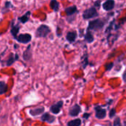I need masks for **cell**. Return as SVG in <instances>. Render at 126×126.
<instances>
[{"instance_id": "obj_1", "label": "cell", "mask_w": 126, "mask_h": 126, "mask_svg": "<svg viewBox=\"0 0 126 126\" xmlns=\"http://www.w3.org/2000/svg\"><path fill=\"white\" fill-rule=\"evenodd\" d=\"M50 28L48 26L45 24H41L36 30L35 36L37 38H45L50 33Z\"/></svg>"}, {"instance_id": "obj_2", "label": "cell", "mask_w": 126, "mask_h": 126, "mask_svg": "<svg viewBox=\"0 0 126 126\" xmlns=\"http://www.w3.org/2000/svg\"><path fill=\"white\" fill-rule=\"evenodd\" d=\"M104 24H105V22L100 18L93 20L89 22V27H88V30H95V31L100 30L103 27Z\"/></svg>"}, {"instance_id": "obj_3", "label": "cell", "mask_w": 126, "mask_h": 126, "mask_svg": "<svg viewBox=\"0 0 126 126\" xmlns=\"http://www.w3.org/2000/svg\"><path fill=\"white\" fill-rule=\"evenodd\" d=\"M95 117L98 120H103L106 117V109H104L102 106L96 105L94 106Z\"/></svg>"}, {"instance_id": "obj_4", "label": "cell", "mask_w": 126, "mask_h": 126, "mask_svg": "<svg viewBox=\"0 0 126 126\" xmlns=\"http://www.w3.org/2000/svg\"><path fill=\"white\" fill-rule=\"evenodd\" d=\"M97 16H98V13L95 7H90L86 10L83 14V17L84 19H89Z\"/></svg>"}, {"instance_id": "obj_5", "label": "cell", "mask_w": 126, "mask_h": 126, "mask_svg": "<svg viewBox=\"0 0 126 126\" xmlns=\"http://www.w3.org/2000/svg\"><path fill=\"white\" fill-rule=\"evenodd\" d=\"M18 42L21 44H28L32 40V35L29 33H23L19 34L16 38Z\"/></svg>"}, {"instance_id": "obj_6", "label": "cell", "mask_w": 126, "mask_h": 126, "mask_svg": "<svg viewBox=\"0 0 126 126\" xmlns=\"http://www.w3.org/2000/svg\"><path fill=\"white\" fill-rule=\"evenodd\" d=\"M63 102L62 100L58 101V102H57L56 103L52 105V106H50V108H49V110H50V111H51L52 114H59V113L61 112V109H62V107H63Z\"/></svg>"}, {"instance_id": "obj_7", "label": "cell", "mask_w": 126, "mask_h": 126, "mask_svg": "<svg viewBox=\"0 0 126 126\" xmlns=\"http://www.w3.org/2000/svg\"><path fill=\"white\" fill-rule=\"evenodd\" d=\"M81 112V107L78 104H75L69 110V115L71 117H77Z\"/></svg>"}, {"instance_id": "obj_8", "label": "cell", "mask_w": 126, "mask_h": 126, "mask_svg": "<svg viewBox=\"0 0 126 126\" xmlns=\"http://www.w3.org/2000/svg\"><path fill=\"white\" fill-rule=\"evenodd\" d=\"M41 120L42 122H46L47 123H53L55 120V117L53 116V115H51L49 114V113L46 112V113H44L41 117Z\"/></svg>"}, {"instance_id": "obj_9", "label": "cell", "mask_w": 126, "mask_h": 126, "mask_svg": "<svg viewBox=\"0 0 126 126\" xmlns=\"http://www.w3.org/2000/svg\"><path fill=\"white\" fill-rule=\"evenodd\" d=\"M32 47L30 44L27 49L24 51L23 52V59L26 61H29L32 59Z\"/></svg>"}, {"instance_id": "obj_10", "label": "cell", "mask_w": 126, "mask_h": 126, "mask_svg": "<svg viewBox=\"0 0 126 126\" xmlns=\"http://www.w3.org/2000/svg\"><path fill=\"white\" fill-rule=\"evenodd\" d=\"M44 110H45L44 107H38V108H34V109H30L29 111V113L31 116L35 117V116H38V115L44 114Z\"/></svg>"}, {"instance_id": "obj_11", "label": "cell", "mask_w": 126, "mask_h": 126, "mask_svg": "<svg viewBox=\"0 0 126 126\" xmlns=\"http://www.w3.org/2000/svg\"><path fill=\"white\" fill-rule=\"evenodd\" d=\"M18 59V54H10V55L8 56V58H7V60L5 61V63H6V66H11L12 64H13L15 63V61H16Z\"/></svg>"}, {"instance_id": "obj_12", "label": "cell", "mask_w": 126, "mask_h": 126, "mask_svg": "<svg viewBox=\"0 0 126 126\" xmlns=\"http://www.w3.org/2000/svg\"><path fill=\"white\" fill-rule=\"evenodd\" d=\"M20 30V25L18 24H14V20L12 21V24H11V30L10 32L12 34V35L13 36V38L16 39L18 36V33L19 32Z\"/></svg>"}, {"instance_id": "obj_13", "label": "cell", "mask_w": 126, "mask_h": 126, "mask_svg": "<svg viewBox=\"0 0 126 126\" xmlns=\"http://www.w3.org/2000/svg\"><path fill=\"white\" fill-rule=\"evenodd\" d=\"M114 5H115V1L114 0H107L103 3V8L106 11H109L114 7Z\"/></svg>"}, {"instance_id": "obj_14", "label": "cell", "mask_w": 126, "mask_h": 126, "mask_svg": "<svg viewBox=\"0 0 126 126\" xmlns=\"http://www.w3.org/2000/svg\"><path fill=\"white\" fill-rule=\"evenodd\" d=\"M78 34L77 32L75 31H71L69 32L66 35V40L69 42V43H73L75 41L76 38H77Z\"/></svg>"}, {"instance_id": "obj_15", "label": "cell", "mask_w": 126, "mask_h": 126, "mask_svg": "<svg viewBox=\"0 0 126 126\" xmlns=\"http://www.w3.org/2000/svg\"><path fill=\"white\" fill-rule=\"evenodd\" d=\"M65 12L66 13V15L68 16H71L72 15H74L75 13H76L78 12V8L76 6L73 5L71 7H68L65 9Z\"/></svg>"}, {"instance_id": "obj_16", "label": "cell", "mask_w": 126, "mask_h": 126, "mask_svg": "<svg viewBox=\"0 0 126 126\" xmlns=\"http://www.w3.org/2000/svg\"><path fill=\"white\" fill-rule=\"evenodd\" d=\"M30 14H31V12H30V11H27V12L26 13H24L23 16H21V17H19V18H18V20L21 23L25 24L26 22H27V21H29Z\"/></svg>"}, {"instance_id": "obj_17", "label": "cell", "mask_w": 126, "mask_h": 126, "mask_svg": "<svg viewBox=\"0 0 126 126\" xmlns=\"http://www.w3.org/2000/svg\"><path fill=\"white\" fill-rule=\"evenodd\" d=\"M94 40V35L92 33V32H90V30H87V32H86V35H85V41L87 42V43H92Z\"/></svg>"}, {"instance_id": "obj_18", "label": "cell", "mask_w": 126, "mask_h": 126, "mask_svg": "<svg viewBox=\"0 0 126 126\" xmlns=\"http://www.w3.org/2000/svg\"><path fill=\"white\" fill-rule=\"evenodd\" d=\"M8 91V86L4 81H0V95L5 94Z\"/></svg>"}, {"instance_id": "obj_19", "label": "cell", "mask_w": 126, "mask_h": 126, "mask_svg": "<svg viewBox=\"0 0 126 126\" xmlns=\"http://www.w3.org/2000/svg\"><path fill=\"white\" fill-rule=\"evenodd\" d=\"M81 124H82V120L80 118H77L68 122L67 126H80Z\"/></svg>"}, {"instance_id": "obj_20", "label": "cell", "mask_w": 126, "mask_h": 126, "mask_svg": "<svg viewBox=\"0 0 126 126\" xmlns=\"http://www.w3.org/2000/svg\"><path fill=\"white\" fill-rule=\"evenodd\" d=\"M50 7L55 12H58L59 10V3L57 0H51L50 1Z\"/></svg>"}, {"instance_id": "obj_21", "label": "cell", "mask_w": 126, "mask_h": 126, "mask_svg": "<svg viewBox=\"0 0 126 126\" xmlns=\"http://www.w3.org/2000/svg\"><path fill=\"white\" fill-rule=\"evenodd\" d=\"M116 114H117V111H116V109L115 108H113L110 110L109 111V118L110 119H113L115 116H116Z\"/></svg>"}, {"instance_id": "obj_22", "label": "cell", "mask_w": 126, "mask_h": 126, "mask_svg": "<svg viewBox=\"0 0 126 126\" xmlns=\"http://www.w3.org/2000/svg\"><path fill=\"white\" fill-rule=\"evenodd\" d=\"M113 126H123L121 124V120H120V118L119 117H116L114 121V123H113Z\"/></svg>"}, {"instance_id": "obj_23", "label": "cell", "mask_w": 126, "mask_h": 126, "mask_svg": "<svg viewBox=\"0 0 126 126\" xmlns=\"http://www.w3.org/2000/svg\"><path fill=\"white\" fill-rule=\"evenodd\" d=\"M113 67H114V63H109L106 64V71L111 70Z\"/></svg>"}, {"instance_id": "obj_24", "label": "cell", "mask_w": 126, "mask_h": 126, "mask_svg": "<svg viewBox=\"0 0 126 126\" xmlns=\"http://www.w3.org/2000/svg\"><path fill=\"white\" fill-rule=\"evenodd\" d=\"M88 64H89L88 58H87V56H86V57H85V58L83 59V62H82V66H83V69H85V68L87 66V65H88Z\"/></svg>"}, {"instance_id": "obj_25", "label": "cell", "mask_w": 126, "mask_h": 126, "mask_svg": "<svg viewBox=\"0 0 126 126\" xmlns=\"http://www.w3.org/2000/svg\"><path fill=\"white\" fill-rule=\"evenodd\" d=\"M91 116V114L90 113H84L83 115V119H86V120H88Z\"/></svg>"}, {"instance_id": "obj_26", "label": "cell", "mask_w": 126, "mask_h": 126, "mask_svg": "<svg viewBox=\"0 0 126 126\" xmlns=\"http://www.w3.org/2000/svg\"><path fill=\"white\" fill-rule=\"evenodd\" d=\"M12 5H11V3L10 1H6L5 2V7L8 8V7H10Z\"/></svg>"}, {"instance_id": "obj_27", "label": "cell", "mask_w": 126, "mask_h": 126, "mask_svg": "<svg viewBox=\"0 0 126 126\" xmlns=\"http://www.w3.org/2000/svg\"><path fill=\"white\" fill-rule=\"evenodd\" d=\"M123 80L125 83H126V70L124 72V73L123 75Z\"/></svg>"}, {"instance_id": "obj_28", "label": "cell", "mask_w": 126, "mask_h": 126, "mask_svg": "<svg viewBox=\"0 0 126 126\" xmlns=\"http://www.w3.org/2000/svg\"><path fill=\"white\" fill-rule=\"evenodd\" d=\"M100 1H97L95 3H94V6L95 7H99V4H100Z\"/></svg>"}, {"instance_id": "obj_29", "label": "cell", "mask_w": 126, "mask_h": 126, "mask_svg": "<svg viewBox=\"0 0 126 126\" xmlns=\"http://www.w3.org/2000/svg\"><path fill=\"white\" fill-rule=\"evenodd\" d=\"M124 126H126V123H125V125H124Z\"/></svg>"}, {"instance_id": "obj_30", "label": "cell", "mask_w": 126, "mask_h": 126, "mask_svg": "<svg viewBox=\"0 0 126 126\" xmlns=\"http://www.w3.org/2000/svg\"><path fill=\"white\" fill-rule=\"evenodd\" d=\"M0 111H1V105H0Z\"/></svg>"}, {"instance_id": "obj_31", "label": "cell", "mask_w": 126, "mask_h": 126, "mask_svg": "<svg viewBox=\"0 0 126 126\" xmlns=\"http://www.w3.org/2000/svg\"><path fill=\"white\" fill-rule=\"evenodd\" d=\"M0 60H1V58H0Z\"/></svg>"}]
</instances>
